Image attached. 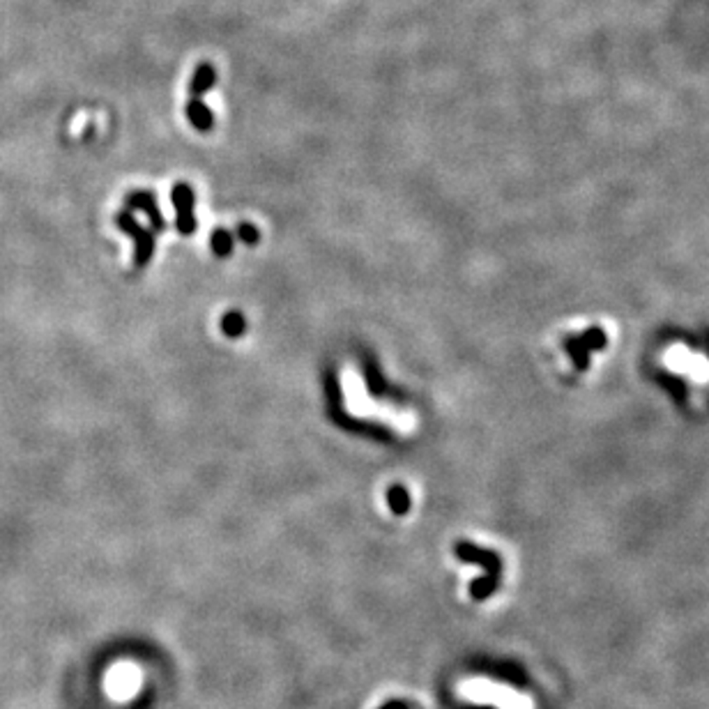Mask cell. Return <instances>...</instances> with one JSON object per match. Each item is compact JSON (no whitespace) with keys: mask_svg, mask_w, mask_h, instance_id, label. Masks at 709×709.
Here are the masks:
<instances>
[{"mask_svg":"<svg viewBox=\"0 0 709 709\" xmlns=\"http://www.w3.org/2000/svg\"><path fill=\"white\" fill-rule=\"evenodd\" d=\"M116 224L122 233H127L129 238H134L136 242L134 244V265L138 269L145 267L154 253V231L138 224L129 210H122V212L116 214Z\"/></svg>","mask_w":709,"mask_h":709,"instance_id":"1","label":"cell"},{"mask_svg":"<svg viewBox=\"0 0 709 709\" xmlns=\"http://www.w3.org/2000/svg\"><path fill=\"white\" fill-rule=\"evenodd\" d=\"M171 200L175 205V212H178V219H175V226L182 235H191L196 231V217H194V205H196V196H194V189L187 182H178L171 191Z\"/></svg>","mask_w":709,"mask_h":709,"instance_id":"2","label":"cell"},{"mask_svg":"<svg viewBox=\"0 0 709 709\" xmlns=\"http://www.w3.org/2000/svg\"><path fill=\"white\" fill-rule=\"evenodd\" d=\"M454 553L461 559V562H470V564H479L486 569V576L500 583V574H502V559L497 557L493 550H484L470 541H459Z\"/></svg>","mask_w":709,"mask_h":709,"instance_id":"3","label":"cell"},{"mask_svg":"<svg viewBox=\"0 0 709 709\" xmlns=\"http://www.w3.org/2000/svg\"><path fill=\"white\" fill-rule=\"evenodd\" d=\"M125 207L129 210H138V212H143L147 219H150V226H152V231L154 233H162L166 229V222H164V217L159 212V205H157V196L152 194V191H131V194H127L125 198Z\"/></svg>","mask_w":709,"mask_h":709,"instance_id":"4","label":"cell"},{"mask_svg":"<svg viewBox=\"0 0 709 709\" xmlns=\"http://www.w3.org/2000/svg\"><path fill=\"white\" fill-rule=\"evenodd\" d=\"M185 113H187V120L191 122V127L198 129V131H210L214 127L212 109H210L200 97H189Z\"/></svg>","mask_w":709,"mask_h":709,"instance_id":"5","label":"cell"},{"mask_svg":"<svg viewBox=\"0 0 709 709\" xmlns=\"http://www.w3.org/2000/svg\"><path fill=\"white\" fill-rule=\"evenodd\" d=\"M217 83V69L210 63H200L189 81V97H203Z\"/></svg>","mask_w":709,"mask_h":709,"instance_id":"6","label":"cell"},{"mask_svg":"<svg viewBox=\"0 0 709 709\" xmlns=\"http://www.w3.org/2000/svg\"><path fill=\"white\" fill-rule=\"evenodd\" d=\"M109 684H111V693L118 696V698H127L136 691L138 684V675L134 668L129 666H120L113 675L109 677Z\"/></svg>","mask_w":709,"mask_h":709,"instance_id":"7","label":"cell"},{"mask_svg":"<svg viewBox=\"0 0 709 709\" xmlns=\"http://www.w3.org/2000/svg\"><path fill=\"white\" fill-rule=\"evenodd\" d=\"M606 346V339H603V334L599 329H594V332H588L583 339H576V341H569V350H571V357H576L578 360V364L583 366V355L588 353V350L592 348H603Z\"/></svg>","mask_w":709,"mask_h":709,"instance_id":"8","label":"cell"},{"mask_svg":"<svg viewBox=\"0 0 709 709\" xmlns=\"http://www.w3.org/2000/svg\"><path fill=\"white\" fill-rule=\"evenodd\" d=\"M387 507L396 514V516H404L410 511V493L406 486L401 484H394L389 491H387Z\"/></svg>","mask_w":709,"mask_h":709,"instance_id":"9","label":"cell"},{"mask_svg":"<svg viewBox=\"0 0 709 709\" xmlns=\"http://www.w3.org/2000/svg\"><path fill=\"white\" fill-rule=\"evenodd\" d=\"M244 329H247V320H244V316L240 311H229L222 318V332L226 337L238 339V337L244 334Z\"/></svg>","mask_w":709,"mask_h":709,"instance_id":"10","label":"cell"},{"mask_svg":"<svg viewBox=\"0 0 709 709\" xmlns=\"http://www.w3.org/2000/svg\"><path fill=\"white\" fill-rule=\"evenodd\" d=\"M210 244H212V251H214V256L219 258H226V256H231L233 253V235L229 231H224V229H217L212 233V238H210Z\"/></svg>","mask_w":709,"mask_h":709,"instance_id":"11","label":"cell"},{"mask_svg":"<svg viewBox=\"0 0 709 709\" xmlns=\"http://www.w3.org/2000/svg\"><path fill=\"white\" fill-rule=\"evenodd\" d=\"M238 238H240L244 244H249V247H253V244H256V242L260 240V231H258L253 224L242 222V224L238 226Z\"/></svg>","mask_w":709,"mask_h":709,"instance_id":"12","label":"cell"},{"mask_svg":"<svg viewBox=\"0 0 709 709\" xmlns=\"http://www.w3.org/2000/svg\"><path fill=\"white\" fill-rule=\"evenodd\" d=\"M382 709H408L406 705H401V703H392V705H387V707H382Z\"/></svg>","mask_w":709,"mask_h":709,"instance_id":"13","label":"cell"}]
</instances>
